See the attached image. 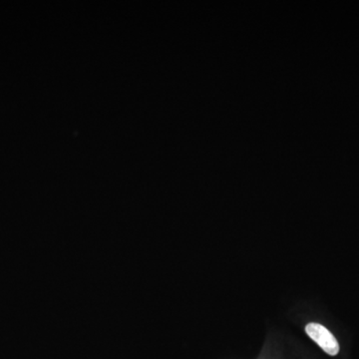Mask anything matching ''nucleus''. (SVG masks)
<instances>
[{
	"label": "nucleus",
	"mask_w": 359,
	"mask_h": 359,
	"mask_svg": "<svg viewBox=\"0 0 359 359\" xmlns=\"http://www.w3.org/2000/svg\"><path fill=\"white\" fill-rule=\"evenodd\" d=\"M306 332L314 342L320 346L323 351L330 355L335 356L339 353V344L334 335L327 327L320 323H309L306 327Z\"/></svg>",
	"instance_id": "obj_1"
}]
</instances>
